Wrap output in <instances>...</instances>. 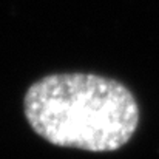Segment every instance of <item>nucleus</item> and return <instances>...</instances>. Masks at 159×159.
I'll return each mask as SVG.
<instances>
[{
	"instance_id": "nucleus-1",
	"label": "nucleus",
	"mask_w": 159,
	"mask_h": 159,
	"mask_svg": "<svg viewBox=\"0 0 159 159\" xmlns=\"http://www.w3.org/2000/svg\"><path fill=\"white\" fill-rule=\"evenodd\" d=\"M31 128L59 147L85 152H114L134 134L139 107L131 91L117 80L63 73L33 84L23 99Z\"/></svg>"
}]
</instances>
